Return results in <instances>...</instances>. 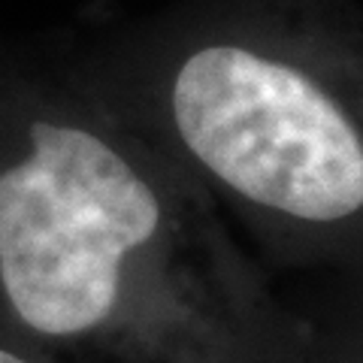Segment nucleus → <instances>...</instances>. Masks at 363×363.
<instances>
[{
  "mask_svg": "<svg viewBox=\"0 0 363 363\" xmlns=\"http://www.w3.org/2000/svg\"><path fill=\"white\" fill-rule=\"evenodd\" d=\"M169 242L161 191L85 128L37 121L0 173V285L52 363H297L252 281Z\"/></svg>",
  "mask_w": 363,
  "mask_h": 363,
  "instance_id": "f257e3e1",
  "label": "nucleus"
},
{
  "mask_svg": "<svg viewBox=\"0 0 363 363\" xmlns=\"http://www.w3.org/2000/svg\"><path fill=\"white\" fill-rule=\"evenodd\" d=\"M169 104L191 157L252 209L306 227L363 218V112L321 73L255 45H203Z\"/></svg>",
  "mask_w": 363,
  "mask_h": 363,
  "instance_id": "f03ea898",
  "label": "nucleus"
},
{
  "mask_svg": "<svg viewBox=\"0 0 363 363\" xmlns=\"http://www.w3.org/2000/svg\"><path fill=\"white\" fill-rule=\"evenodd\" d=\"M0 363H28V360L13 354V351H6V348H0Z\"/></svg>",
  "mask_w": 363,
  "mask_h": 363,
  "instance_id": "7ed1b4c3",
  "label": "nucleus"
}]
</instances>
